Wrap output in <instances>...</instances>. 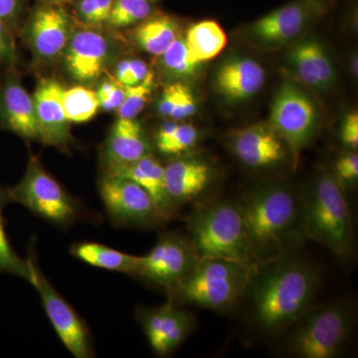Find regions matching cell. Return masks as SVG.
<instances>
[{"label": "cell", "mask_w": 358, "mask_h": 358, "mask_svg": "<svg viewBox=\"0 0 358 358\" xmlns=\"http://www.w3.org/2000/svg\"><path fill=\"white\" fill-rule=\"evenodd\" d=\"M319 275L294 253L256 264L243 301L252 324L266 336H278L317 305Z\"/></svg>", "instance_id": "obj_1"}, {"label": "cell", "mask_w": 358, "mask_h": 358, "mask_svg": "<svg viewBox=\"0 0 358 358\" xmlns=\"http://www.w3.org/2000/svg\"><path fill=\"white\" fill-rule=\"evenodd\" d=\"M236 203L256 264L271 262L294 253L307 240L301 189L293 185L257 183L246 190Z\"/></svg>", "instance_id": "obj_2"}, {"label": "cell", "mask_w": 358, "mask_h": 358, "mask_svg": "<svg viewBox=\"0 0 358 358\" xmlns=\"http://www.w3.org/2000/svg\"><path fill=\"white\" fill-rule=\"evenodd\" d=\"M307 239L348 260L355 251V228L345 189L329 171L313 176L301 189Z\"/></svg>", "instance_id": "obj_3"}, {"label": "cell", "mask_w": 358, "mask_h": 358, "mask_svg": "<svg viewBox=\"0 0 358 358\" xmlns=\"http://www.w3.org/2000/svg\"><path fill=\"white\" fill-rule=\"evenodd\" d=\"M355 306L346 301L315 305L278 336L284 355L296 358L338 357L355 326Z\"/></svg>", "instance_id": "obj_4"}, {"label": "cell", "mask_w": 358, "mask_h": 358, "mask_svg": "<svg viewBox=\"0 0 358 358\" xmlns=\"http://www.w3.org/2000/svg\"><path fill=\"white\" fill-rule=\"evenodd\" d=\"M255 265L228 259H199L187 277L167 296V301L180 307L229 312L243 301Z\"/></svg>", "instance_id": "obj_5"}, {"label": "cell", "mask_w": 358, "mask_h": 358, "mask_svg": "<svg viewBox=\"0 0 358 358\" xmlns=\"http://www.w3.org/2000/svg\"><path fill=\"white\" fill-rule=\"evenodd\" d=\"M187 237L199 259L221 258L256 264L236 202L199 205L186 219Z\"/></svg>", "instance_id": "obj_6"}, {"label": "cell", "mask_w": 358, "mask_h": 358, "mask_svg": "<svg viewBox=\"0 0 358 358\" xmlns=\"http://www.w3.org/2000/svg\"><path fill=\"white\" fill-rule=\"evenodd\" d=\"M11 203L22 205L37 217L59 229H68L89 219V212L54 178L38 157L30 155L20 182L8 188Z\"/></svg>", "instance_id": "obj_7"}, {"label": "cell", "mask_w": 358, "mask_h": 358, "mask_svg": "<svg viewBox=\"0 0 358 358\" xmlns=\"http://www.w3.org/2000/svg\"><path fill=\"white\" fill-rule=\"evenodd\" d=\"M199 261L187 235L169 231L162 233L152 249L141 256L140 266L134 278L152 288L162 289L169 296Z\"/></svg>", "instance_id": "obj_8"}, {"label": "cell", "mask_w": 358, "mask_h": 358, "mask_svg": "<svg viewBox=\"0 0 358 358\" xmlns=\"http://www.w3.org/2000/svg\"><path fill=\"white\" fill-rule=\"evenodd\" d=\"M317 122L319 115L310 96L296 84H282L273 99L268 124L286 143L294 166L298 164L301 150L313 140Z\"/></svg>", "instance_id": "obj_9"}, {"label": "cell", "mask_w": 358, "mask_h": 358, "mask_svg": "<svg viewBox=\"0 0 358 358\" xmlns=\"http://www.w3.org/2000/svg\"><path fill=\"white\" fill-rule=\"evenodd\" d=\"M98 190L106 214L115 227L148 230L166 224L150 195L131 179L101 174Z\"/></svg>", "instance_id": "obj_10"}, {"label": "cell", "mask_w": 358, "mask_h": 358, "mask_svg": "<svg viewBox=\"0 0 358 358\" xmlns=\"http://www.w3.org/2000/svg\"><path fill=\"white\" fill-rule=\"evenodd\" d=\"M35 268L36 279L32 286L39 294L45 313L58 338L73 357H95L93 336L87 322L47 279L39 267L38 261Z\"/></svg>", "instance_id": "obj_11"}, {"label": "cell", "mask_w": 358, "mask_h": 358, "mask_svg": "<svg viewBox=\"0 0 358 358\" xmlns=\"http://www.w3.org/2000/svg\"><path fill=\"white\" fill-rule=\"evenodd\" d=\"M74 29L62 4L41 2L28 16L23 34L36 60L49 64L62 58Z\"/></svg>", "instance_id": "obj_12"}, {"label": "cell", "mask_w": 358, "mask_h": 358, "mask_svg": "<svg viewBox=\"0 0 358 358\" xmlns=\"http://www.w3.org/2000/svg\"><path fill=\"white\" fill-rule=\"evenodd\" d=\"M134 315L152 352L162 357L176 352L195 327L193 313L169 301L159 307L141 306Z\"/></svg>", "instance_id": "obj_13"}, {"label": "cell", "mask_w": 358, "mask_h": 358, "mask_svg": "<svg viewBox=\"0 0 358 358\" xmlns=\"http://www.w3.org/2000/svg\"><path fill=\"white\" fill-rule=\"evenodd\" d=\"M113 53L114 47L106 35L95 27L84 25L73 31L62 58L70 77L88 85L102 76Z\"/></svg>", "instance_id": "obj_14"}, {"label": "cell", "mask_w": 358, "mask_h": 358, "mask_svg": "<svg viewBox=\"0 0 358 358\" xmlns=\"http://www.w3.org/2000/svg\"><path fill=\"white\" fill-rule=\"evenodd\" d=\"M322 8L313 0H294L252 23L249 34L265 46H282L296 39Z\"/></svg>", "instance_id": "obj_15"}, {"label": "cell", "mask_w": 358, "mask_h": 358, "mask_svg": "<svg viewBox=\"0 0 358 358\" xmlns=\"http://www.w3.org/2000/svg\"><path fill=\"white\" fill-rule=\"evenodd\" d=\"M63 91L64 87L57 80L42 78L32 98L40 143L68 152L74 140L63 108Z\"/></svg>", "instance_id": "obj_16"}, {"label": "cell", "mask_w": 358, "mask_h": 358, "mask_svg": "<svg viewBox=\"0 0 358 358\" xmlns=\"http://www.w3.org/2000/svg\"><path fill=\"white\" fill-rule=\"evenodd\" d=\"M0 77V129L26 141H38L39 133L32 96L26 91L15 67Z\"/></svg>", "instance_id": "obj_17"}, {"label": "cell", "mask_w": 358, "mask_h": 358, "mask_svg": "<svg viewBox=\"0 0 358 358\" xmlns=\"http://www.w3.org/2000/svg\"><path fill=\"white\" fill-rule=\"evenodd\" d=\"M229 147L235 157L251 169H273L289 159L293 160L286 143L268 124H254L234 131Z\"/></svg>", "instance_id": "obj_18"}, {"label": "cell", "mask_w": 358, "mask_h": 358, "mask_svg": "<svg viewBox=\"0 0 358 358\" xmlns=\"http://www.w3.org/2000/svg\"><path fill=\"white\" fill-rule=\"evenodd\" d=\"M150 154L152 147L143 124L136 119L117 117L101 148L102 174L113 176Z\"/></svg>", "instance_id": "obj_19"}, {"label": "cell", "mask_w": 358, "mask_h": 358, "mask_svg": "<svg viewBox=\"0 0 358 358\" xmlns=\"http://www.w3.org/2000/svg\"><path fill=\"white\" fill-rule=\"evenodd\" d=\"M212 180L213 167L199 157H178L164 166L167 196L178 212L201 199Z\"/></svg>", "instance_id": "obj_20"}, {"label": "cell", "mask_w": 358, "mask_h": 358, "mask_svg": "<svg viewBox=\"0 0 358 358\" xmlns=\"http://www.w3.org/2000/svg\"><path fill=\"white\" fill-rule=\"evenodd\" d=\"M265 80V71L255 60L234 57L220 66L214 77V86L228 102L240 103L259 93Z\"/></svg>", "instance_id": "obj_21"}, {"label": "cell", "mask_w": 358, "mask_h": 358, "mask_svg": "<svg viewBox=\"0 0 358 358\" xmlns=\"http://www.w3.org/2000/svg\"><path fill=\"white\" fill-rule=\"evenodd\" d=\"M287 60L296 78L310 88L324 91L336 81V70L331 57L315 39L303 40L294 45Z\"/></svg>", "instance_id": "obj_22"}, {"label": "cell", "mask_w": 358, "mask_h": 358, "mask_svg": "<svg viewBox=\"0 0 358 358\" xmlns=\"http://www.w3.org/2000/svg\"><path fill=\"white\" fill-rule=\"evenodd\" d=\"M113 176L131 179L143 187L154 201L164 222L173 220L178 215V212L167 196L164 166L152 154L145 155L133 164L122 167Z\"/></svg>", "instance_id": "obj_23"}, {"label": "cell", "mask_w": 358, "mask_h": 358, "mask_svg": "<svg viewBox=\"0 0 358 358\" xmlns=\"http://www.w3.org/2000/svg\"><path fill=\"white\" fill-rule=\"evenodd\" d=\"M71 256L94 268L134 277L140 266L141 256L124 253L98 242L81 241L71 245Z\"/></svg>", "instance_id": "obj_24"}, {"label": "cell", "mask_w": 358, "mask_h": 358, "mask_svg": "<svg viewBox=\"0 0 358 358\" xmlns=\"http://www.w3.org/2000/svg\"><path fill=\"white\" fill-rule=\"evenodd\" d=\"M178 21L167 14L154 13L134 26L133 42L141 50L155 56H162L174 43L179 35Z\"/></svg>", "instance_id": "obj_25"}, {"label": "cell", "mask_w": 358, "mask_h": 358, "mask_svg": "<svg viewBox=\"0 0 358 358\" xmlns=\"http://www.w3.org/2000/svg\"><path fill=\"white\" fill-rule=\"evenodd\" d=\"M10 203L8 188L0 187V274L15 275L33 285L36 279L37 262L34 244H31L27 259H23L14 250L7 235L3 216L4 208Z\"/></svg>", "instance_id": "obj_26"}, {"label": "cell", "mask_w": 358, "mask_h": 358, "mask_svg": "<svg viewBox=\"0 0 358 358\" xmlns=\"http://www.w3.org/2000/svg\"><path fill=\"white\" fill-rule=\"evenodd\" d=\"M185 41L190 57L199 64L217 57L228 43L223 28L214 20H202L190 26Z\"/></svg>", "instance_id": "obj_27"}, {"label": "cell", "mask_w": 358, "mask_h": 358, "mask_svg": "<svg viewBox=\"0 0 358 358\" xmlns=\"http://www.w3.org/2000/svg\"><path fill=\"white\" fill-rule=\"evenodd\" d=\"M62 103L70 124H84L91 121L100 109L96 92L84 85L64 88Z\"/></svg>", "instance_id": "obj_28"}, {"label": "cell", "mask_w": 358, "mask_h": 358, "mask_svg": "<svg viewBox=\"0 0 358 358\" xmlns=\"http://www.w3.org/2000/svg\"><path fill=\"white\" fill-rule=\"evenodd\" d=\"M152 0H115L105 25L112 29H124L143 22L155 13Z\"/></svg>", "instance_id": "obj_29"}, {"label": "cell", "mask_w": 358, "mask_h": 358, "mask_svg": "<svg viewBox=\"0 0 358 358\" xmlns=\"http://www.w3.org/2000/svg\"><path fill=\"white\" fill-rule=\"evenodd\" d=\"M160 57L166 74L174 79H187L194 76L200 66L190 57L185 38L181 36Z\"/></svg>", "instance_id": "obj_30"}, {"label": "cell", "mask_w": 358, "mask_h": 358, "mask_svg": "<svg viewBox=\"0 0 358 358\" xmlns=\"http://www.w3.org/2000/svg\"><path fill=\"white\" fill-rule=\"evenodd\" d=\"M155 85V74L150 72L141 83L134 86H126L124 103L117 110V117L136 119L147 105Z\"/></svg>", "instance_id": "obj_31"}, {"label": "cell", "mask_w": 358, "mask_h": 358, "mask_svg": "<svg viewBox=\"0 0 358 358\" xmlns=\"http://www.w3.org/2000/svg\"><path fill=\"white\" fill-rule=\"evenodd\" d=\"M199 138V131L193 124L179 122L173 136L157 150L166 157H181L195 147Z\"/></svg>", "instance_id": "obj_32"}, {"label": "cell", "mask_w": 358, "mask_h": 358, "mask_svg": "<svg viewBox=\"0 0 358 358\" xmlns=\"http://www.w3.org/2000/svg\"><path fill=\"white\" fill-rule=\"evenodd\" d=\"M75 13L83 25L96 27L105 25L115 0H76Z\"/></svg>", "instance_id": "obj_33"}, {"label": "cell", "mask_w": 358, "mask_h": 358, "mask_svg": "<svg viewBox=\"0 0 358 358\" xmlns=\"http://www.w3.org/2000/svg\"><path fill=\"white\" fill-rule=\"evenodd\" d=\"M100 109L106 112H117L126 96V86L115 77L109 76L99 84L96 91Z\"/></svg>", "instance_id": "obj_34"}, {"label": "cell", "mask_w": 358, "mask_h": 358, "mask_svg": "<svg viewBox=\"0 0 358 358\" xmlns=\"http://www.w3.org/2000/svg\"><path fill=\"white\" fill-rule=\"evenodd\" d=\"M150 72L141 59H124L115 65L114 77L124 86H134L141 83Z\"/></svg>", "instance_id": "obj_35"}, {"label": "cell", "mask_w": 358, "mask_h": 358, "mask_svg": "<svg viewBox=\"0 0 358 358\" xmlns=\"http://www.w3.org/2000/svg\"><path fill=\"white\" fill-rule=\"evenodd\" d=\"M16 30L0 20V71L15 67L17 62Z\"/></svg>", "instance_id": "obj_36"}, {"label": "cell", "mask_w": 358, "mask_h": 358, "mask_svg": "<svg viewBox=\"0 0 358 358\" xmlns=\"http://www.w3.org/2000/svg\"><path fill=\"white\" fill-rule=\"evenodd\" d=\"M334 176L338 179L343 189L346 186H353L358 179V155L355 150L341 155L334 164Z\"/></svg>", "instance_id": "obj_37"}, {"label": "cell", "mask_w": 358, "mask_h": 358, "mask_svg": "<svg viewBox=\"0 0 358 358\" xmlns=\"http://www.w3.org/2000/svg\"><path fill=\"white\" fill-rule=\"evenodd\" d=\"M197 105L195 101V96L189 87L185 84L178 82V92H176V105L171 120L182 121L192 117L196 112Z\"/></svg>", "instance_id": "obj_38"}, {"label": "cell", "mask_w": 358, "mask_h": 358, "mask_svg": "<svg viewBox=\"0 0 358 358\" xmlns=\"http://www.w3.org/2000/svg\"><path fill=\"white\" fill-rule=\"evenodd\" d=\"M24 6L25 0H0V20L17 30Z\"/></svg>", "instance_id": "obj_39"}, {"label": "cell", "mask_w": 358, "mask_h": 358, "mask_svg": "<svg viewBox=\"0 0 358 358\" xmlns=\"http://www.w3.org/2000/svg\"><path fill=\"white\" fill-rule=\"evenodd\" d=\"M341 140L345 148L357 150L358 148V114L357 110L345 115L341 128Z\"/></svg>", "instance_id": "obj_40"}, {"label": "cell", "mask_w": 358, "mask_h": 358, "mask_svg": "<svg viewBox=\"0 0 358 358\" xmlns=\"http://www.w3.org/2000/svg\"><path fill=\"white\" fill-rule=\"evenodd\" d=\"M352 70L353 75H355V76H357V56H353L352 60Z\"/></svg>", "instance_id": "obj_41"}, {"label": "cell", "mask_w": 358, "mask_h": 358, "mask_svg": "<svg viewBox=\"0 0 358 358\" xmlns=\"http://www.w3.org/2000/svg\"><path fill=\"white\" fill-rule=\"evenodd\" d=\"M42 3H64V0H38Z\"/></svg>", "instance_id": "obj_42"}, {"label": "cell", "mask_w": 358, "mask_h": 358, "mask_svg": "<svg viewBox=\"0 0 358 358\" xmlns=\"http://www.w3.org/2000/svg\"><path fill=\"white\" fill-rule=\"evenodd\" d=\"M313 1L317 2V3L322 4V0H313Z\"/></svg>", "instance_id": "obj_43"}, {"label": "cell", "mask_w": 358, "mask_h": 358, "mask_svg": "<svg viewBox=\"0 0 358 358\" xmlns=\"http://www.w3.org/2000/svg\"><path fill=\"white\" fill-rule=\"evenodd\" d=\"M76 1V0H64V2H74Z\"/></svg>", "instance_id": "obj_44"}, {"label": "cell", "mask_w": 358, "mask_h": 358, "mask_svg": "<svg viewBox=\"0 0 358 358\" xmlns=\"http://www.w3.org/2000/svg\"><path fill=\"white\" fill-rule=\"evenodd\" d=\"M152 1L157 2V0H152Z\"/></svg>", "instance_id": "obj_45"}]
</instances>
